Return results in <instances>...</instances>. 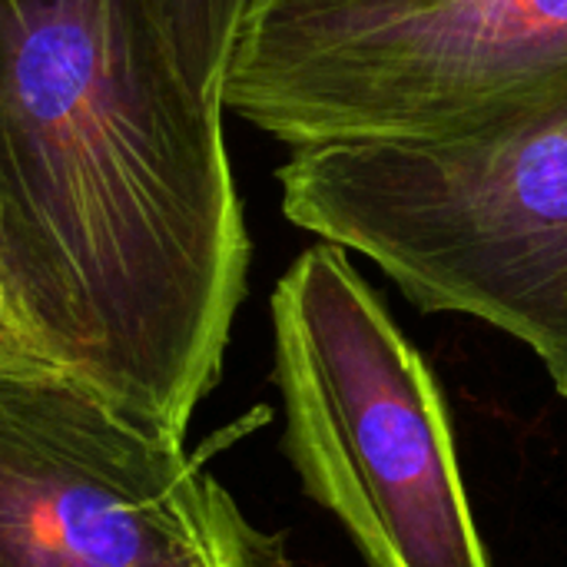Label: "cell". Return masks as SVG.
Masks as SVG:
<instances>
[{
  "label": "cell",
  "mask_w": 567,
  "mask_h": 567,
  "mask_svg": "<svg viewBox=\"0 0 567 567\" xmlns=\"http://www.w3.org/2000/svg\"><path fill=\"white\" fill-rule=\"evenodd\" d=\"M276 179L292 226L365 256L415 309L518 339L567 395V100L492 140L292 150Z\"/></svg>",
  "instance_id": "3957f363"
},
{
  "label": "cell",
  "mask_w": 567,
  "mask_h": 567,
  "mask_svg": "<svg viewBox=\"0 0 567 567\" xmlns=\"http://www.w3.org/2000/svg\"><path fill=\"white\" fill-rule=\"evenodd\" d=\"M252 7L256 0H173L179 56L193 86L213 103H223V76Z\"/></svg>",
  "instance_id": "8992f818"
},
{
  "label": "cell",
  "mask_w": 567,
  "mask_h": 567,
  "mask_svg": "<svg viewBox=\"0 0 567 567\" xmlns=\"http://www.w3.org/2000/svg\"><path fill=\"white\" fill-rule=\"evenodd\" d=\"M186 452L63 382L0 375V567H282Z\"/></svg>",
  "instance_id": "5b68a950"
},
{
  "label": "cell",
  "mask_w": 567,
  "mask_h": 567,
  "mask_svg": "<svg viewBox=\"0 0 567 567\" xmlns=\"http://www.w3.org/2000/svg\"><path fill=\"white\" fill-rule=\"evenodd\" d=\"M567 100V0H256L223 103L289 150L508 136Z\"/></svg>",
  "instance_id": "7a4b0ae2"
},
{
  "label": "cell",
  "mask_w": 567,
  "mask_h": 567,
  "mask_svg": "<svg viewBox=\"0 0 567 567\" xmlns=\"http://www.w3.org/2000/svg\"><path fill=\"white\" fill-rule=\"evenodd\" d=\"M0 375L186 445L249 233L173 0H0Z\"/></svg>",
  "instance_id": "6da1fadb"
},
{
  "label": "cell",
  "mask_w": 567,
  "mask_h": 567,
  "mask_svg": "<svg viewBox=\"0 0 567 567\" xmlns=\"http://www.w3.org/2000/svg\"><path fill=\"white\" fill-rule=\"evenodd\" d=\"M346 252L319 239L272 292L282 449L369 567H488L439 382Z\"/></svg>",
  "instance_id": "277c9868"
}]
</instances>
